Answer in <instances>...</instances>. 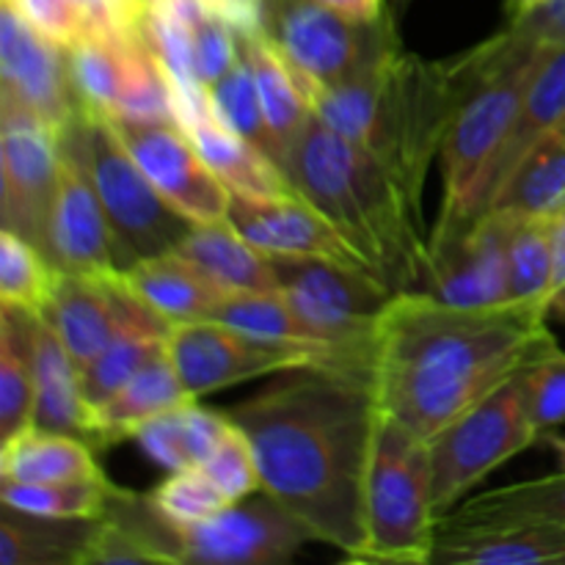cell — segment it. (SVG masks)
<instances>
[{
	"instance_id": "ac0fdd59",
	"label": "cell",
	"mask_w": 565,
	"mask_h": 565,
	"mask_svg": "<svg viewBox=\"0 0 565 565\" xmlns=\"http://www.w3.org/2000/svg\"><path fill=\"white\" fill-rule=\"evenodd\" d=\"M226 218L248 243L270 257H318L348 268L370 270L345 235L301 193L274 199L232 196Z\"/></svg>"
},
{
	"instance_id": "30bf717a",
	"label": "cell",
	"mask_w": 565,
	"mask_h": 565,
	"mask_svg": "<svg viewBox=\"0 0 565 565\" xmlns=\"http://www.w3.org/2000/svg\"><path fill=\"white\" fill-rule=\"evenodd\" d=\"M279 292L292 303L303 323L345 351L370 364L375 326L395 292L375 274L318 257H270Z\"/></svg>"
},
{
	"instance_id": "bcb514c9",
	"label": "cell",
	"mask_w": 565,
	"mask_h": 565,
	"mask_svg": "<svg viewBox=\"0 0 565 565\" xmlns=\"http://www.w3.org/2000/svg\"><path fill=\"white\" fill-rule=\"evenodd\" d=\"M323 9L334 11V14L345 17L351 22H375L390 11L386 0H315Z\"/></svg>"
},
{
	"instance_id": "d6a6232c",
	"label": "cell",
	"mask_w": 565,
	"mask_h": 565,
	"mask_svg": "<svg viewBox=\"0 0 565 565\" xmlns=\"http://www.w3.org/2000/svg\"><path fill=\"white\" fill-rule=\"evenodd\" d=\"M169 331L171 326L166 320H160L152 309L138 301V307L132 309L119 334L110 340V345L92 364L81 370L83 395H86L88 406L94 408L108 401L149 359L166 351L169 348Z\"/></svg>"
},
{
	"instance_id": "8992f818",
	"label": "cell",
	"mask_w": 565,
	"mask_h": 565,
	"mask_svg": "<svg viewBox=\"0 0 565 565\" xmlns=\"http://www.w3.org/2000/svg\"><path fill=\"white\" fill-rule=\"evenodd\" d=\"M364 524L367 539L356 563L425 565L434 561L439 513L430 447L386 412H381L370 458Z\"/></svg>"
},
{
	"instance_id": "2e32d148",
	"label": "cell",
	"mask_w": 565,
	"mask_h": 565,
	"mask_svg": "<svg viewBox=\"0 0 565 565\" xmlns=\"http://www.w3.org/2000/svg\"><path fill=\"white\" fill-rule=\"evenodd\" d=\"M0 99L31 110L55 130L86 108L66 47L39 31L14 0H0Z\"/></svg>"
},
{
	"instance_id": "6da1fadb",
	"label": "cell",
	"mask_w": 565,
	"mask_h": 565,
	"mask_svg": "<svg viewBox=\"0 0 565 565\" xmlns=\"http://www.w3.org/2000/svg\"><path fill=\"white\" fill-rule=\"evenodd\" d=\"M226 414L252 441L263 491L307 524L315 541L356 563L367 539L364 502L381 419L370 367L329 362L285 370Z\"/></svg>"
},
{
	"instance_id": "b9f144b4",
	"label": "cell",
	"mask_w": 565,
	"mask_h": 565,
	"mask_svg": "<svg viewBox=\"0 0 565 565\" xmlns=\"http://www.w3.org/2000/svg\"><path fill=\"white\" fill-rule=\"evenodd\" d=\"M202 469L230 502H241L263 491V478H259V463L252 441L235 423L230 425L218 447L210 452Z\"/></svg>"
},
{
	"instance_id": "83f0119b",
	"label": "cell",
	"mask_w": 565,
	"mask_h": 565,
	"mask_svg": "<svg viewBox=\"0 0 565 565\" xmlns=\"http://www.w3.org/2000/svg\"><path fill=\"white\" fill-rule=\"evenodd\" d=\"M235 31L241 53L246 55L248 66H252L254 72V81H257L263 114L265 119H268V127L270 132H274L276 143H279V152L287 171V160H290L292 147H296V141L301 138V132L307 130V125L312 121L315 114L312 108H309V99L307 94H303L301 83H298L296 70H292L285 61V55L265 39L259 25L235 28Z\"/></svg>"
},
{
	"instance_id": "681fc988",
	"label": "cell",
	"mask_w": 565,
	"mask_h": 565,
	"mask_svg": "<svg viewBox=\"0 0 565 565\" xmlns=\"http://www.w3.org/2000/svg\"><path fill=\"white\" fill-rule=\"evenodd\" d=\"M386 6H390V11L397 17V22H401L403 17H406V11H408V6H412V0H386Z\"/></svg>"
},
{
	"instance_id": "d4e9b609",
	"label": "cell",
	"mask_w": 565,
	"mask_h": 565,
	"mask_svg": "<svg viewBox=\"0 0 565 565\" xmlns=\"http://www.w3.org/2000/svg\"><path fill=\"white\" fill-rule=\"evenodd\" d=\"M127 290L169 326L210 320L213 309L226 298L218 281L182 257L180 252L141 259L121 274Z\"/></svg>"
},
{
	"instance_id": "52a82bcc",
	"label": "cell",
	"mask_w": 565,
	"mask_h": 565,
	"mask_svg": "<svg viewBox=\"0 0 565 565\" xmlns=\"http://www.w3.org/2000/svg\"><path fill=\"white\" fill-rule=\"evenodd\" d=\"M75 130L125 270L174 252L193 230V221L160 196L103 114L83 108L75 116Z\"/></svg>"
},
{
	"instance_id": "60d3db41",
	"label": "cell",
	"mask_w": 565,
	"mask_h": 565,
	"mask_svg": "<svg viewBox=\"0 0 565 565\" xmlns=\"http://www.w3.org/2000/svg\"><path fill=\"white\" fill-rule=\"evenodd\" d=\"M149 500L154 502V508H158L166 519H171V522L180 524V527L204 522V519L215 516V513L224 511L226 505H232V502L221 494L218 486L204 475L202 467L177 469V472H171L158 489L149 491Z\"/></svg>"
},
{
	"instance_id": "ba28073f",
	"label": "cell",
	"mask_w": 565,
	"mask_h": 565,
	"mask_svg": "<svg viewBox=\"0 0 565 565\" xmlns=\"http://www.w3.org/2000/svg\"><path fill=\"white\" fill-rule=\"evenodd\" d=\"M539 362V359H535ZM541 441L527 406V367L428 441L436 513L447 516L494 469Z\"/></svg>"
},
{
	"instance_id": "5bb4252c",
	"label": "cell",
	"mask_w": 565,
	"mask_h": 565,
	"mask_svg": "<svg viewBox=\"0 0 565 565\" xmlns=\"http://www.w3.org/2000/svg\"><path fill=\"white\" fill-rule=\"evenodd\" d=\"M185 565H281L315 535L279 500L263 491L215 516L180 527Z\"/></svg>"
},
{
	"instance_id": "44dd1931",
	"label": "cell",
	"mask_w": 565,
	"mask_h": 565,
	"mask_svg": "<svg viewBox=\"0 0 565 565\" xmlns=\"http://www.w3.org/2000/svg\"><path fill=\"white\" fill-rule=\"evenodd\" d=\"M119 563L185 565L180 524L166 519L149 494L119 489L105 516H99V533L94 539L88 565Z\"/></svg>"
},
{
	"instance_id": "8d00e7d4",
	"label": "cell",
	"mask_w": 565,
	"mask_h": 565,
	"mask_svg": "<svg viewBox=\"0 0 565 565\" xmlns=\"http://www.w3.org/2000/svg\"><path fill=\"white\" fill-rule=\"evenodd\" d=\"M119 486L108 478L94 480H50V483H22L0 478V502L28 513L64 519H99L108 511Z\"/></svg>"
},
{
	"instance_id": "277c9868",
	"label": "cell",
	"mask_w": 565,
	"mask_h": 565,
	"mask_svg": "<svg viewBox=\"0 0 565 565\" xmlns=\"http://www.w3.org/2000/svg\"><path fill=\"white\" fill-rule=\"evenodd\" d=\"M287 174L392 292L425 290L430 232L423 202L384 163L312 116L292 147Z\"/></svg>"
},
{
	"instance_id": "d590c367",
	"label": "cell",
	"mask_w": 565,
	"mask_h": 565,
	"mask_svg": "<svg viewBox=\"0 0 565 565\" xmlns=\"http://www.w3.org/2000/svg\"><path fill=\"white\" fill-rule=\"evenodd\" d=\"M33 315L3 307L0 315V441L33 428Z\"/></svg>"
},
{
	"instance_id": "c3c4849f",
	"label": "cell",
	"mask_w": 565,
	"mask_h": 565,
	"mask_svg": "<svg viewBox=\"0 0 565 565\" xmlns=\"http://www.w3.org/2000/svg\"><path fill=\"white\" fill-rule=\"evenodd\" d=\"M539 3L541 0H508V20H511V17L524 14V11H530L533 6H539Z\"/></svg>"
},
{
	"instance_id": "9a60e30c",
	"label": "cell",
	"mask_w": 565,
	"mask_h": 565,
	"mask_svg": "<svg viewBox=\"0 0 565 565\" xmlns=\"http://www.w3.org/2000/svg\"><path fill=\"white\" fill-rule=\"evenodd\" d=\"M58 149L61 169L50 213L47 259L66 274H121L125 265L83 158L75 116L61 127Z\"/></svg>"
},
{
	"instance_id": "e575fe53",
	"label": "cell",
	"mask_w": 565,
	"mask_h": 565,
	"mask_svg": "<svg viewBox=\"0 0 565 565\" xmlns=\"http://www.w3.org/2000/svg\"><path fill=\"white\" fill-rule=\"evenodd\" d=\"M210 320L230 326V329L243 331V334L259 337L268 342H285V345H303L318 348V351H331L342 359H351L356 364L359 359L348 356L345 351L326 342L323 337L315 334L301 315L292 309V303L281 296L279 290H257V292H226L224 301L213 309ZM370 367V364H367Z\"/></svg>"
},
{
	"instance_id": "7c38bea8",
	"label": "cell",
	"mask_w": 565,
	"mask_h": 565,
	"mask_svg": "<svg viewBox=\"0 0 565 565\" xmlns=\"http://www.w3.org/2000/svg\"><path fill=\"white\" fill-rule=\"evenodd\" d=\"M61 130L0 99V218L47 257V230L61 169Z\"/></svg>"
},
{
	"instance_id": "f546056e",
	"label": "cell",
	"mask_w": 565,
	"mask_h": 565,
	"mask_svg": "<svg viewBox=\"0 0 565 565\" xmlns=\"http://www.w3.org/2000/svg\"><path fill=\"white\" fill-rule=\"evenodd\" d=\"M0 478L22 483L105 478L97 450L77 436L25 428L0 445Z\"/></svg>"
},
{
	"instance_id": "f35d334b",
	"label": "cell",
	"mask_w": 565,
	"mask_h": 565,
	"mask_svg": "<svg viewBox=\"0 0 565 565\" xmlns=\"http://www.w3.org/2000/svg\"><path fill=\"white\" fill-rule=\"evenodd\" d=\"M58 274L31 241L0 226V307L42 315Z\"/></svg>"
},
{
	"instance_id": "e0dca14e",
	"label": "cell",
	"mask_w": 565,
	"mask_h": 565,
	"mask_svg": "<svg viewBox=\"0 0 565 565\" xmlns=\"http://www.w3.org/2000/svg\"><path fill=\"white\" fill-rule=\"evenodd\" d=\"M519 215L489 210L458 241L430 252L425 292L461 307H491L511 301L508 243Z\"/></svg>"
},
{
	"instance_id": "ab89813d",
	"label": "cell",
	"mask_w": 565,
	"mask_h": 565,
	"mask_svg": "<svg viewBox=\"0 0 565 565\" xmlns=\"http://www.w3.org/2000/svg\"><path fill=\"white\" fill-rule=\"evenodd\" d=\"M552 218H519L508 243L511 301H539L552 307Z\"/></svg>"
},
{
	"instance_id": "4fadbf2b",
	"label": "cell",
	"mask_w": 565,
	"mask_h": 565,
	"mask_svg": "<svg viewBox=\"0 0 565 565\" xmlns=\"http://www.w3.org/2000/svg\"><path fill=\"white\" fill-rule=\"evenodd\" d=\"M105 119L171 207L180 210L193 224H207L230 215L232 191L204 163L180 121L119 116Z\"/></svg>"
},
{
	"instance_id": "d6986e66",
	"label": "cell",
	"mask_w": 565,
	"mask_h": 565,
	"mask_svg": "<svg viewBox=\"0 0 565 565\" xmlns=\"http://www.w3.org/2000/svg\"><path fill=\"white\" fill-rule=\"evenodd\" d=\"M138 298L121 274H66L61 270L39 318L55 331L77 367L92 364L110 345Z\"/></svg>"
},
{
	"instance_id": "ffe728a7",
	"label": "cell",
	"mask_w": 565,
	"mask_h": 565,
	"mask_svg": "<svg viewBox=\"0 0 565 565\" xmlns=\"http://www.w3.org/2000/svg\"><path fill=\"white\" fill-rule=\"evenodd\" d=\"M177 121L196 143L204 163L215 171L221 182L232 191V196L246 199H274L296 196L298 188L287 177L276 160H270L263 149L243 141L232 130H226L213 116L207 105V92L191 97H174Z\"/></svg>"
},
{
	"instance_id": "4dcf8cb0",
	"label": "cell",
	"mask_w": 565,
	"mask_h": 565,
	"mask_svg": "<svg viewBox=\"0 0 565 565\" xmlns=\"http://www.w3.org/2000/svg\"><path fill=\"white\" fill-rule=\"evenodd\" d=\"M524 522L565 524V472L478 494L441 516L439 527H502Z\"/></svg>"
},
{
	"instance_id": "4316f807",
	"label": "cell",
	"mask_w": 565,
	"mask_h": 565,
	"mask_svg": "<svg viewBox=\"0 0 565 565\" xmlns=\"http://www.w3.org/2000/svg\"><path fill=\"white\" fill-rule=\"evenodd\" d=\"M565 125V44L555 47H541L535 58L533 72H530L527 88H524L522 108H519L516 125H513L511 138L505 143L500 166L494 171V180L489 188V207L497 193L502 191L513 171L522 166L535 149V143L544 141L555 130ZM486 207V210H489Z\"/></svg>"
},
{
	"instance_id": "484cf974",
	"label": "cell",
	"mask_w": 565,
	"mask_h": 565,
	"mask_svg": "<svg viewBox=\"0 0 565 565\" xmlns=\"http://www.w3.org/2000/svg\"><path fill=\"white\" fill-rule=\"evenodd\" d=\"M99 519L28 513L0 502V565H88Z\"/></svg>"
},
{
	"instance_id": "cb8c5ba5",
	"label": "cell",
	"mask_w": 565,
	"mask_h": 565,
	"mask_svg": "<svg viewBox=\"0 0 565 565\" xmlns=\"http://www.w3.org/2000/svg\"><path fill=\"white\" fill-rule=\"evenodd\" d=\"M191 392L182 384L169 348L149 359L127 384H121L105 403L92 408L94 450L103 452L119 441L132 439L149 419L191 403Z\"/></svg>"
},
{
	"instance_id": "7bdbcfd3",
	"label": "cell",
	"mask_w": 565,
	"mask_h": 565,
	"mask_svg": "<svg viewBox=\"0 0 565 565\" xmlns=\"http://www.w3.org/2000/svg\"><path fill=\"white\" fill-rule=\"evenodd\" d=\"M527 406L541 436L565 425V351L561 345L527 367Z\"/></svg>"
},
{
	"instance_id": "7402d4cb",
	"label": "cell",
	"mask_w": 565,
	"mask_h": 565,
	"mask_svg": "<svg viewBox=\"0 0 565 565\" xmlns=\"http://www.w3.org/2000/svg\"><path fill=\"white\" fill-rule=\"evenodd\" d=\"M434 565H565V524L439 527Z\"/></svg>"
},
{
	"instance_id": "5b68a950",
	"label": "cell",
	"mask_w": 565,
	"mask_h": 565,
	"mask_svg": "<svg viewBox=\"0 0 565 565\" xmlns=\"http://www.w3.org/2000/svg\"><path fill=\"white\" fill-rule=\"evenodd\" d=\"M505 31V53L458 110L441 143V207L430 230V252L467 235L489 207V188L516 125L524 88L541 47Z\"/></svg>"
},
{
	"instance_id": "ee69618b",
	"label": "cell",
	"mask_w": 565,
	"mask_h": 565,
	"mask_svg": "<svg viewBox=\"0 0 565 565\" xmlns=\"http://www.w3.org/2000/svg\"><path fill=\"white\" fill-rule=\"evenodd\" d=\"M508 25L535 47L565 44V0H541L539 6H533L524 14L511 17Z\"/></svg>"
},
{
	"instance_id": "836d02e7",
	"label": "cell",
	"mask_w": 565,
	"mask_h": 565,
	"mask_svg": "<svg viewBox=\"0 0 565 565\" xmlns=\"http://www.w3.org/2000/svg\"><path fill=\"white\" fill-rule=\"evenodd\" d=\"M565 207V125L535 143L489 210H505L519 218H552ZM486 210V213H489Z\"/></svg>"
},
{
	"instance_id": "3957f363",
	"label": "cell",
	"mask_w": 565,
	"mask_h": 565,
	"mask_svg": "<svg viewBox=\"0 0 565 565\" xmlns=\"http://www.w3.org/2000/svg\"><path fill=\"white\" fill-rule=\"evenodd\" d=\"M502 53L505 31L445 61L419 58L397 42L334 86L298 83L320 125L373 154L423 202L447 130Z\"/></svg>"
},
{
	"instance_id": "9c48e42d",
	"label": "cell",
	"mask_w": 565,
	"mask_h": 565,
	"mask_svg": "<svg viewBox=\"0 0 565 565\" xmlns=\"http://www.w3.org/2000/svg\"><path fill=\"white\" fill-rule=\"evenodd\" d=\"M259 31L285 55L298 81L334 86L401 42L397 17L351 22L315 0H259Z\"/></svg>"
},
{
	"instance_id": "74e56055",
	"label": "cell",
	"mask_w": 565,
	"mask_h": 565,
	"mask_svg": "<svg viewBox=\"0 0 565 565\" xmlns=\"http://www.w3.org/2000/svg\"><path fill=\"white\" fill-rule=\"evenodd\" d=\"M204 92H207L210 110H213V116L226 127V130H232L235 136H241L243 141L263 149L270 160H276V163L285 169L279 143H276L274 132H270L268 127V119H265L263 114L257 81H254V72L252 66H248L246 55L241 53L237 64L232 66L221 81H215L213 86L204 88Z\"/></svg>"
},
{
	"instance_id": "8fae6325",
	"label": "cell",
	"mask_w": 565,
	"mask_h": 565,
	"mask_svg": "<svg viewBox=\"0 0 565 565\" xmlns=\"http://www.w3.org/2000/svg\"><path fill=\"white\" fill-rule=\"evenodd\" d=\"M169 353L193 401L230 390L235 384H246V381L307 367V364H356L331 351L259 340V337L230 329L218 320H193V323L171 326Z\"/></svg>"
},
{
	"instance_id": "1f68e13d",
	"label": "cell",
	"mask_w": 565,
	"mask_h": 565,
	"mask_svg": "<svg viewBox=\"0 0 565 565\" xmlns=\"http://www.w3.org/2000/svg\"><path fill=\"white\" fill-rule=\"evenodd\" d=\"M230 425V414L210 412L199 406V401H191L143 423L132 439L143 447L152 461H158L169 472H177V469L202 467L226 436Z\"/></svg>"
},
{
	"instance_id": "7dc6e473",
	"label": "cell",
	"mask_w": 565,
	"mask_h": 565,
	"mask_svg": "<svg viewBox=\"0 0 565 565\" xmlns=\"http://www.w3.org/2000/svg\"><path fill=\"white\" fill-rule=\"evenodd\" d=\"M541 441H544V445L555 452L557 467H561V472H565V436L557 434V430H550V434L541 436Z\"/></svg>"
},
{
	"instance_id": "603a6c76",
	"label": "cell",
	"mask_w": 565,
	"mask_h": 565,
	"mask_svg": "<svg viewBox=\"0 0 565 565\" xmlns=\"http://www.w3.org/2000/svg\"><path fill=\"white\" fill-rule=\"evenodd\" d=\"M33 362V428L77 436L94 447V417L81 384V367L55 331L33 315L31 326Z\"/></svg>"
},
{
	"instance_id": "f6af8a7d",
	"label": "cell",
	"mask_w": 565,
	"mask_h": 565,
	"mask_svg": "<svg viewBox=\"0 0 565 565\" xmlns=\"http://www.w3.org/2000/svg\"><path fill=\"white\" fill-rule=\"evenodd\" d=\"M552 257H555V274H552L550 315L565 320V207L552 215Z\"/></svg>"
},
{
	"instance_id": "f1b7e54d",
	"label": "cell",
	"mask_w": 565,
	"mask_h": 565,
	"mask_svg": "<svg viewBox=\"0 0 565 565\" xmlns=\"http://www.w3.org/2000/svg\"><path fill=\"white\" fill-rule=\"evenodd\" d=\"M226 292L279 290L270 254L248 243L230 218L193 224L185 241L174 248Z\"/></svg>"
},
{
	"instance_id": "7a4b0ae2",
	"label": "cell",
	"mask_w": 565,
	"mask_h": 565,
	"mask_svg": "<svg viewBox=\"0 0 565 565\" xmlns=\"http://www.w3.org/2000/svg\"><path fill=\"white\" fill-rule=\"evenodd\" d=\"M550 307H461L425 290L395 292L375 326L370 379L381 412L430 441L497 386L561 345Z\"/></svg>"
}]
</instances>
